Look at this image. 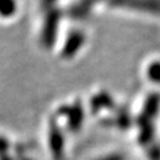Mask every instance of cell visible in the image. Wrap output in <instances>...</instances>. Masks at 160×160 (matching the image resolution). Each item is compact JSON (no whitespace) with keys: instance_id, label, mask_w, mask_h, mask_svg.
Returning a JSON list of instances; mask_svg holds the SVG:
<instances>
[{"instance_id":"1","label":"cell","mask_w":160,"mask_h":160,"mask_svg":"<svg viewBox=\"0 0 160 160\" xmlns=\"http://www.w3.org/2000/svg\"><path fill=\"white\" fill-rule=\"evenodd\" d=\"M147 77L148 80L154 83L160 84V62L159 61H153L151 62L147 68Z\"/></svg>"}]
</instances>
